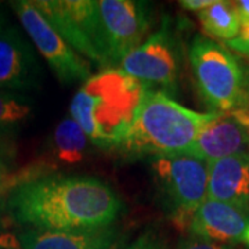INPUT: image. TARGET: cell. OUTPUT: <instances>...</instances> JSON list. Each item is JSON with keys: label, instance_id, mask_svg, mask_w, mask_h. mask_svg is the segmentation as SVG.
I'll return each instance as SVG.
<instances>
[{"label": "cell", "instance_id": "1", "mask_svg": "<svg viewBox=\"0 0 249 249\" xmlns=\"http://www.w3.org/2000/svg\"><path fill=\"white\" fill-rule=\"evenodd\" d=\"M4 205L17 224L53 231L109 227L124 209L111 187L83 175H46L28 180L10 193Z\"/></svg>", "mask_w": 249, "mask_h": 249}, {"label": "cell", "instance_id": "2", "mask_svg": "<svg viewBox=\"0 0 249 249\" xmlns=\"http://www.w3.org/2000/svg\"><path fill=\"white\" fill-rule=\"evenodd\" d=\"M145 89L116 68L93 75L72 98L71 118L94 145L119 150L134 122Z\"/></svg>", "mask_w": 249, "mask_h": 249}, {"label": "cell", "instance_id": "3", "mask_svg": "<svg viewBox=\"0 0 249 249\" xmlns=\"http://www.w3.org/2000/svg\"><path fill=\"white\" fill-rule=\"evenodd\" d=\"M219 114L196 112L160 90L145 89L130 132L119 151L130 158L186 154Z\"/></svg>", "mask_w": 249, "mask_h": 249}, {"label": "cell", "instance_id": "4", "mask_svg": "<svg viewBox=\"0 0 249 249\" xmlns=\"http://www.w3.org/2000/svg\"><path fill=\"white\" fill-rule=\"evenodd\" d=\"M188 60L201 97L214 112L230 114L244 106L249 79L237 57L224 46L196 35L188 50Z\"/></svg>", "mask_w": 249, "mask_h": 249}, {"label": "cell", "instance_id": "5", "mask_svg": "<svg viewBox=\"0 0 249 249\" xmlns=\"http://www.w3.org/2000/svg\"><path fill=\"white\" fill-rule=\"evenodd\" d=\"M154 181L170 220L180 230L208 199L209 163L186 154L154 157L150 162Z\"/></svg>", "mask_w": 249, "mask_h": 249}, {"label": "cell", "instance_id": "6", "mask_svg": "<svg viewBox=\"0 0 249 249\" xmlns=\"http://www.w3.org/2000/svg\"><path fill=\"white\" fill-rule=\"evenodd\" d=\"M176 28L169 17L163 18L160 29L126 55L119 70L147 89L176 96L183 70V46Z\"/></svg>", "mask_w": 249, "mask_h": 249}, {"label": "cell", "instance_id": "7", "mask_svg": "<svg viewBox=\"0 0 249 249\" xmlns=\"http://www.w3.org/2000/svg\"><path fill=\"white\" fill-rule=\"evenodd\" d=\"M61 37L83 58L109 70L107 47L96 0H34Z\"/></svg>", "mask_w": 249, "mask_h": 249}, {"label": "cell", "instance_id": "8", "mask_svg": "<svg viewBox=\"0 0 249 249\" xmlns=\"http://www.w3.org/2000/svg\"><path fill=\"white\" fill-rule=\"evenodd\" d=\"M10 6L17 14L31 42L43 55L47 65L62 85L71 86L76 82L85 83L93 76L89 61L62 39L34 1L17 0L11 1Z\"/></svg>", "mask_w": 249, "mask_h": 249}, {"label": "cell", "instance_id": "9", "mask_svg": "<svg viewBox=\"0 0 249 249\" xmlns=\"http://www.w3.org/2000/svg\"><path fill=\"white\" fill-rule=\"evenodd\" d=\"M98 13L109 68L142 45L152 25V6L137 0H100Z\"/></svg>", "mask_w": 249, "mask_h": 249}, {"label": "cell", "instance_id": "10", "mask_svg": "<svg viewBox=\"0 0 249 249\" xmlns=\"http://www.w3.org/2000/svg\"><path fill=\"white\" fill-rule=\"evenodd\" d=\"M188 230L205 240L249 248V212L232 205L208 198L193 216Z\"/></svg>", "mask_w": 249, "mask_h": 249}, {"label": "cell", "instance_id": "11", "mask_svg": "<svg viewBox=\"0 0 249 249\" xmlns=\"http://www.w3.org/2000/svg\"><path fill=\"white\" fill-rule=\"evenodd\" d=\"M40 82L42 67L34 47L18 28L9 25L0 34V88L34 90Z\"/></svg>", "mask_w": 249, "mask_h": 249}, {"label": "cell", "instance_id": "12", "mask_svg": "<svg viewBox=\"0 0 249 249\" xmlns=\"http://www.w3.org/2000/svg\"><path fill=\"white\" fill-rule=\"evenodd\" d=\"M186 155L212 163L230 157H249V132L234 114H219L196 137Z\"/></svg>", "mask_w": 249, "mask_h": 249}, {"label": "cell", "instance_id": "13", "mask_svg": "<svg viewBox=\"0 0 249 249\" xmlns=\"http://www.w3.org/2000/svg\"><path fill=\"white\" fill-rule=\"evenodd\" d=\"M119 237L115 226L78 231L24 229L18 234L24 249H114L121 245Z\"/></svg>", "mask_w": 249, "mask_h": 249}, {"label": "cell", "instance_id": "14", "mask_svg": "<svg viewBox=\"0 0 249 249\" xmlns=\"http://www.w3.org/2000/svg\"><path fill=\"white\" fill-rule=\"evenodd\" d=\"M208 198L249 212V157H230L209 163Z\"/></svg>", "mask_w": 249, "mask_h": 249}, {"label": "cell", "instance_id": "15", "mask_svg": "<svg viewBox=\"0 0 249 249\" xmlns=\"http://www.w3.org/2000/svg\"><path fill=\"white\" fill-rule=\"evenodd\" d=\"M89 137L71 116L57 124L52 139V152L55 162L64 165L79 163L88 151Z\"/></svg>", "mask_w": 249, "mask_h": 249}, {"label": "cell", "instance_id": "16", "mask_svg": "<svg viewBox=\"0 0 249 249\" xmlns=\"http://www.w3.org/2000/svg\"><path fill=\"white\" fill-rule=\"evenodd\" d=\"M199 22L208 37L231 40L241 31V22L235 4L231 1H214L212 6L198 13Z\"/></svg>", "mask_w": 249, "mask_h": 249}, {"label": "cell", "instance_id": "17", "mask_svg": "<svg viewBox=\"0 0 249 249\" xmlns=\"http://www.w3.org/2000/svg\"><path fill=\"white\" fill-rule=\"evenodd\" d=\"M32 114V103L24 96L0 93V130L25 122Z\"/></svg>", "mask_w": 249, "mask_h": 249}, {"label": "cell", "instance_id": "18", "mask_svg": "<svg viewBox=\"0 0 249 249\" xmlns=\"http://www.w3.org/2000/svg\"><path fill=\"white\" fill-rule=\"evenodd\" d=\"M45 170H49V168H45V166H29L28 169L22 170V172L11 173L7 168H0V204L3 201L6 202L10 193L19 184L25 183L28 180H32V178L50 175L49 172H45Z\"/></svg>", "mask_w": 249, "mask_h": 249}, {"label": "cell", "instance_id": "19", "mask_svg": "<svg viewBox=\"0 0 249 249\" xmlns=\"http://www.w3.org/2000/svg\"><path fill=\"white\" fill-rule=\"evenodd\" d=\"M176 249H238L234 245H226V244H219L214 241L205 240L201 237L190 235L184 240L178 242Z\"/></svg>", "mask_w": 249, "mask_h": 249}, {"label": "cell", "instance_id": "20", "mask_svg": "<svg viewBox=\"0 0 249 249\" xmlns=\"http://www.w3.org/2000/svg\"><path fill=\"white\" fill-rule=\"evenodd\" d=\"M122 249H168L166 242L160 238L157 232L147 231L142 234L136 241H133L129 247Z\"/></svg>", "mask_w": 249, "mask_h": 249}, {"label": "cell", "instance_id": "21", "mask_svg": "<svg viewBox=\"0 0 249 249\" xmlns=\"http://www.w3.org/2000/svg\"><path fill=\"white\" fill-rule=\"evenodd\" d=\"M224 43H226V47L231 49L235 53L249 57V25L241 27L238 36L231 39V40L224 42Z\"/></svg>", "mask_w": 249, "mask_h": 249}, {"label": "cell", "instance_id": "22", "mask_svg": "<svg viewBox=\"0 0 249 249\" xmlns=\"http://www.w3.org/2000/svg\"><path fill=\"white\" fill-rule=\"evenodd\" d=\"M0 249H24L22 244L18 238V234L6 231L3 229V231L0 232Z\"/></svg>", "mask_w": 249, "mask_h": 249}, {"label": "cell", "instance_id": "23", "mask_svg": "<svg viewBox=\"0 0 249 249\" xmlns=\"http://www.w3.org/2000/svg\"><path fill=\"white\" fill-rule=\"evenodd\" d=\"M216 0H181L178 1L183 9L190 10V11H202L212 6Z\"/></svg>", "mask_w": 249, "mask_h": 249}, {"label": "cell", "instance_id": "24", "mask_svg": "<svg viewBox=\"0 0 249 249\" xmlns=\"http://www.w3.org/2000/svg\"><path fill=\"white\" fill-rule=\"evenodd\" d=\"M235 10L240 18L241 27H247L249 25V0H240L235 1Z\"/></svg>", "mask_w": 249, "mask_h": 249}, {"label": "cell", "instance_id": "25", "mask_svg": "<svg viewBox=\"0 0 249 249\" xmlns=\"http://www.w3.org/2000/svg\"><path fill=\"white\" fill-rule=\"evenodd\" d=\"M231 114H234V115L240 119L241 124H244L249 132V108H240L237 111H232Z\"/></svg>", "mask_w": 249, "mask_h": 249}, {"label": "cell", "instance_id": "26", "mask_svg": "<svg viewBox=\"0 0 249 249\" xmlns=\"http://www.w3.org/2000/svg\"><path fill=\"white\" fill-rule=\"evenodd\" d=\"M9 154L10 150L7 145H4L0 142V168H7V162H9Z\"/></svg>", "mask_w": 249, "mask_h": 249}, {"label": "cell", "instance_id": "27", "mask_svg": "<svg viewBox=\"0 0 249 249\" xmlns=\"http://www.w3.org/2000/svg\"><path fill=\"white\" fill-rule=\"evenodd\" d=\"M9 27V18H7V14L3 9V6L0 4V34Z\"/></svg>", "mask_w": 249, "mask_h": 249}, {"label": "cell", "instance_id": "28", "mask_svg": "<svg viewBox=\"0 0 249 249\" xmlns=\"http://www.w3.org/2000/svg\"><path fill=\"white\" fill-rule=\"evenodd\" d=\"M241 108H249V86H248V91H247V97H245V101H244V106Z\"/></svg>", "mask_w": 249, "mask_h": 249}, {"label": "cell", "instance_id": "29", "mask_svg": "<svg viewBox=\"0 0 249 249\" xmlns=\"http://www.w3.org/2000/svg\"><path fill=\"white\" fill-rule=\"evenodd\" d=\"M3 229H4V224H3V217H1V214H0V232L3 231Z\"/></svg>", "mask_w": 249, "mask_h": 249}, {"label": "cell", "instance_id": "30", "mask_svg": "<svg viewBox=\"0 0 249 249\" xmlns=\"http://www.w3.org/2000/svg\"><path fill=\"white\" fill-rule=\"evenodd\" d=\"M114 249H121V245H118V247H115Z\"/></svg>", "mask_w": 249, "mask_h": 249}]
</instances>
